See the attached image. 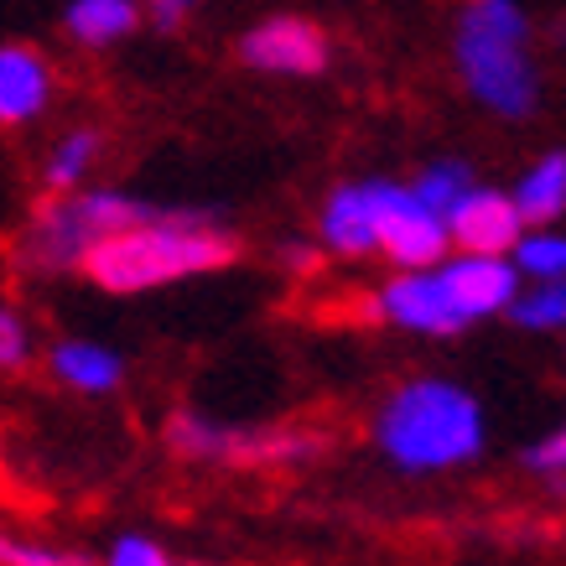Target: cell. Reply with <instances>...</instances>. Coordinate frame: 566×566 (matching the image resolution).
Listing matches in <instances>:
<instances>
[{
	"instance_id": "d4e9b609",
	"label": "cell",
	"mask_w": 566,
	"mask_h": 566,
	"mask_svg": "<svg viewBox=\"0 0 566 566\" xmlns=\"http://www.w3.org/2000/svg\"><path fill=\"white\" fill-rule=\"evenodd\" d=\"M323 260V244H281V265L292 275H312Z\"/></svg>"
},
{
	"instance_id": "4fadbf2b",
	"label": "cell",
	"mask_w": 566,
	"mask_h": 566,
	"mask_svg": "<svg viewBox=\"0 0 566 566\" xmlns=\"http://www.w3.org/2000/svg\"><path fill=\"white\" fill-rule=\"evenodd\" d=\"M48 375L73 395H88V400H104L125 385V354L120 348L99 344V338H57L48 348Z\"/></svg>"
},
{
	"instance_id": "6da1fadb",
	"label": "cell",
	"mask_w": 566,
	"mask_h": 566,
	"mask_svg": "<svg viewBox=\"0 0 566 566\" xmlns=\"http://www.w3.org/2000/svg\"><path fill=\"white\" fill-rule=\"evenodd\" d=\"M369 442L406 479H442L473 468L489 447V416L468 385L447 375H411L379 395Z\"/></svg>"
},
{
	"instance_id": "5b68a950",
	"label": "cell",
	"mask_w": 566,
	"mask_h": 566,
	"mask_svg": "<svg viewBox=\"0 0 566 566\" xmlns=\"http://www.w3.org/2000/svg\"><path fill=\"white\" fill-rule=\"evenodd\" d=\"M161 442L182 463L203 468H240V473H275V468H307L323 458V431L312 427H250V421H219L208 411H182L167 416Z\"/></svg>"
},
{
	"instance_id": "3957f363",
	"label": "cell",
	"mask_w": 566,
	"mask_h": 566,
	"mask_svg": "<svg viewBox=\"0 0 566 566\" xmlns=\"http://www.w3.org/2000/svg\"><path fill=\"white\" fill-rule=\"evenodd\" d=\"M452 73L494 120H531L541 109L535 21L520 0H463L452 17Z\"/></svg>"
},
{
	"instance_id": "603a6c76",
	"label": "cell",
	"mask_w": 566,
	"mask_h": 566,
	"mask_svg": "<svg viewBox=\"0 0 566 566\" xmlns=\"http://www.w3.org/2000/svg\"><path fill=\"white\" fill-rule=\"evenodd\" d=\"M520 463L531 468L535 479L566 483V421H562V427H551L546 437H535V442L520 452Z\"/></svg>"
},
{
	"instance_id": "277c9868",
	"label": "cell",
	"mask_w": 566,
	"mask_h": 566,
	"mask_svg": "<svg viewBox=\"0 0 566 566\" xmlns=\"http://www.w3.org/2000/svg\"><path fill=\"white\" fill-rule=\"evenodd\" d=\"M167 203L136 198L125 188H78V192H48L42 203L27 213L11 260L21 275L32 281H57V275H78L84 260L99 250L109 234L136 229L156 219Z\"/></svg>"
},
{
	"instance_id": "7402d4cb",
	"label": "cell",
	"mask_w": 566,
	"mask_h": 566,
	"mask_svg": "<svg viewBox=\"0 0 566 566\" xmlns=\"http://www.w3.org/2000/svg\"><path fill=\"white\" fill-rule=\"evenodd\" d=\"M99 566H182V562H172V551L161 546L156 535L125 531V535H115V541H109V551H104Z\"/></svg>"
},
{
	"instance_id": "9a60e30c",
	"label": "cell",
	"mask_w": 566,
	"mask_h": 566,
	"mask_svg": "<svg viewBox=\"0 0 566 566\" xmlns=\"http://www.w3.org/2000/svg\"><path fill=\"white\" fill-rule=\"evenodd\" d=\"M140 27V6L136 0H69L63 6V32L73 48L104 52L125 42Z\"/></svg>"
},
{
	"instance_id": "8fae6325",
	"label": "cell",
	"mask_w": 566,
	"mask_h": 566,
	"mask_svg": "<svg viewBox=\"0 0 566 566\" xmlns=\"http://www.w3.org/2000/svg\"><path fill=\"white\" fill-rule=\"evenodd\" d=\"M437 271H442L447 292L468 317V327L489 323V317H510L515 296L525 292V281L510 265V255H447Z\"/></svg>"
},
{
	"instance_id": "5bb4252c",
	"label": "cell",
	"mask_w": 566,
	"mask_h": 566,
	"mask_svg": "<svg viewBox=\"0 0 566 566\" xmlns=\"http://www.w3.org/2000/svg\"><path fill=\"white\" fill-rule=\"evenodd\" d=\"M510 203L520 208L525 229H551L566 219V151H541L520 172V182L510 188Z\"/></svg>"
},
{
	"instance_id": "e0dca14e",
	"label": "cell",
	"mask_w": 566,
	"mask_h": 566,
	"mask_svg": "<svg viewBox=\"0 0 566 566\" xmlns=\"http://www.w3.org/2000/svg\"><path fill=\"white\" fill-rule=\"evenodd\" d=\"M510 265L520 271L525 286H551V281H566V229H525L520 244L510 250Z\"/></svg>"
},
{
	"instance_id": "ac0fdd59",
	"label": "cell",
	"mask_w": 566,
	"mask_h": 566,
	"mask_svg": "<svg viewBox=\"0 0 566 566\" xmlns=\"http://www.w3.org/2000/svg\"><path fill=\"white\" fill-rule=\"evenodd\" d=\"M406 188H411V198L421 208H431V213H442V219H447V208H452L468 188H473V167H468L463 156H437V161H427V167H421Z\"/></svg>"
},
{
	"instance_id": "ffe728a7",
	"label": "cell",
	"mask_w": 566,
	"mask_h": 566,
	"mask_svg": "<svg viewBox=\"0 0 566 566\" xmlns=\"http://www.w3.org/2000/svg\"><path fill=\"white\" fill-rule=\"evenodd\" d=\"M0 566H94L84 551L52 546V541H32L0 525Z\"/></svg>"
},
{
	"instance_id": "cb8c5ba5",
	"label": "cell",
	"mask_w": 566,
	"mask_h": 566,
	"mask_svg": "<svg viewBox=\"0 0 566 566\" xmlns=\"http://www.w3.org/2000/svg\"><path fill=\"white\" fill-rule=\"evenodd\" d=\"M140 6V21H151L156 32H182L203 0H136Z\"/></svg>"
},
{
	"instance_id": "30bf717a",
	"label": "cell",
	"mask_w": 566,
	"mask_h": 566,
	"mask_svg": "<svg viewBox=\"0 0 566 566\" xmlns=\"http://www.w3.org/2000/svg\"><path fill=\"white\" fill-rule=\"evenodd\" d=\"M317 244L333 260L379 255V177L338 182L317 208Z\"/></svg>"
},
{
	"instance_id": "2e32d148",
	"label": "cell",
	"mask_w": 566,
	"mask_h": 566,
	"mask_svg": "<svg viewBox=\"0 0 566 566\" xmlns=\"http://www.w3.org/2000/svg\"><path fill=\"white\" fill-rule=\"evenodd\" d=\"M99 156H104L99 130L94 125H73V130H63L42 151L36 182H42V192H78V188H88V172L99 167Z\"/></svg>"
},
{
	"instance_id": "ba28073f",
	"label": "cell",
	"mask_w": 566,
	"mask_h": 566,
	"mask_svg": "<svg viewBox=\"0 0 566 566\" xmlns=\"http://www.w3.org/2000/svg\"><path fill=\"white\" fill-rule=\"evenodd\" d=\"M333 57V42L312 17H265L240 36V63L271 78H317Z\"/></svg>"
},
{
	"instance_id": "44dd1931",
	"label": "cell",
	"mask_w": 566,
	"mask_h": 566,
	"mask_svg": "<svg viewBox=\"0 0 566 566\" xmlns=\"http://www.w3.org/2000/svg\"><path fill=\"white\" fill-rule=\"evenodd\" d=\"M36 359V333L11 302H0V375H21Z\"/></svg>"
},
{
	"instance_id": "8992f818",
	"label": "cell",
	"mask_w": 566,
	"mask_h": 566,
	"mask_svg": "<svg viewBox=\"0 0 566 566\" xmlns=\"http://www.w3.org/2000/svg\"><path fill=\"white\" fill-rule=\"evenodd\" d=\"M369 317L395 327V333H411V338H458V333H468V317L458 312L437 265L431 271H395L390 281H379L369 292Z\"/></svg>"
},
{
	"instance_id": "d6986e66",
	"label": "cell",
	"mask_w": 566,
	"mask_h": 566,
	"mask_svg": "<svg viewBox=\"0 0 566 566\" xmlns=\"http://www.w3.org/2000/svg\"><path fill=\"white\" fill-rule=\"evenodd\" d=\"M510 323L520 333H566V281L551 286H525L510 307Z\"/></svg>"
},
{
	"instance_id": "9c48e42d",
	"label": "cell",
	"mask_w": 566,
	"mask_h": 566,
	"mask_svg": "<svg viewBox=\"0 0 566 566\" xmlns=\"http://www.w3.org/2000/svg\"><path fill=\"white\" fill-rule=\"evenodd\" d=\"M525 234V219L520 208L510 203L504 188H473L447 208V240H452V255H510Z\"/></svg>"
},
{
	"instance_id": "484cf974",
	"label": "cell",
	"mask_w": 566,
	"mask_h": 566,
	"mask_svg": "<svg viewBox=\"0 0 566 566\" xmlns=\"http://www.w3.org/2000/svg\"><path fill=\"white\" fill-rule=\"evenodd\" d=\"M551 42H556V48H566V11L551 21Z\"/></svg>"
},
{
	"instance_id": "52a82bcc",
	"label": "cell",
	"mask_w": 566,
	"mask_h": 566,
	"mask_svg": "<svg viewBox=\"0 0 566 566\" xmlns=\"http://www.w3.org/2000/svg\"><path fill=\"white\" fill-rule=\"evenodd\" d=\"M379 255L395 271H431L452 255L447 219L416 203L411 188L395 177H379Z\"/></svg>"
},
{
	"instance_id": "7c38bea8",
	"label": "cell",
	"mask_w": 566,
	"mask_h": 566,
	"mask_svg": "<svg viewBox=\"0 0 566 566\" xmlns=\"http://www.w3.org/2000/svg\"><path fill=\"white\" fill-rule=\"evenodd\" d=\"M57 99V69L32 42H0V130H27Z\"/></svg>"
},
{
	"instance_id": "7a4b0ae2",
	"label": "cell",
	"mask_w": 566,
	"mask_h": 566,
	"mask_svg": "<svg viewBox=\"0 0 566 566\" xmlns=\"http://www.w3.org/2000/svg\"><path fill=\"white\" fill-rule=\"evenodd\" d=\"M244 255L234 229H223L219 213L203 208H161L156 219L120 229L84 260V281L104 296H151L177 281L219 275Z\"/></svg>"
}]
</instances>
